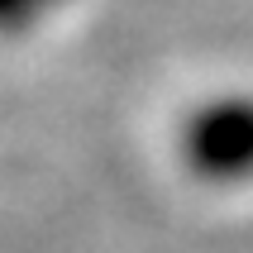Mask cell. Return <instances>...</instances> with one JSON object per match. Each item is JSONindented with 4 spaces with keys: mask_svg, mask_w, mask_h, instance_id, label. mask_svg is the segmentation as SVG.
Here are the masks:
<instances>
[{
    "mask_svg": "<svg viewBox=\"0 0 253 253\" xmlns=\"http://www.w3.org/2000/svg\"><path fill=\"white\" fill-rule=\"evenodd\" d=\"M182 158L201 182H244L253 177V96L201 100L182 125Z\"/></svg>",
    "mask_w": 253,
    "mask_h": 253,
    "instance_id": "cell-1",
    "label": "cell"
},
{
    "mask_svg": "<svg viewBox=\"0 0 253 253\" xmlns=\"http://www.w3.org/2000/svg\"><path fill=\"white\" fill-rule=\"evenodd\" d=\"M34 14H39V0H0V34L24 29Z\"/></svg>",
    "mask_w": 253,
    "mask_h": 253,
    "instance_id": "cell-2",
    "label": "cell"
}]
</instances>
